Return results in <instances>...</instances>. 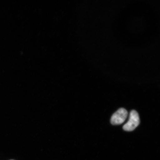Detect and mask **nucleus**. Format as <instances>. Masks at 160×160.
Here are the masks:
<instances>
[{
  "label": "nucleus",
  "instance_id": "1",
  "mask_svg": "<svg viewBox=\"0 0 160 160\" xmlns=\"http://www.w3.org/2000/svg\"><path fill=\"white\" fill-rule=\"evenodd\" d=\"M140 123V118L138 113L135 110L130 112L128 121L123 126V129L125 131H133Z\"/></svg>",
  "mask_w": 160,
  "mask_h": 160
},
{
  "label": "nucleus",
  "instance_id": "2",
  "mask_svg": "<svg viewBox=\"0 0 160 160\" xmlns=\"http://www.w3.org/2000/svg\"><path fill=\"white\" fill-rule=\"evenodd\" d=\"M128 112L127 110L121 108L113 114L111 117V123L113 125H119L123 123L127 118Z\"/></svg>",
  "mask_w": 160,
  "mask_h": 160
},
{
  "label": "nucleus",
  "instance_id": "3",
  "mask_svg": "<svg viewBox=\"0 0 160 160\" xmlns=\"http://www.w3.org/2000/svg\"></svg>",
  "mask_w": 160,
  "mask_h": 160
}]
</instances>
